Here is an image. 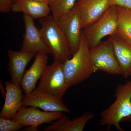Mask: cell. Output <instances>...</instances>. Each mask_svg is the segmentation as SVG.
I'll list each match as a JSON object with an SVG mask.
<instances>
[{"mask_svg":"<svg viewBox=\"0 0 131 131\" xmlns=\"http://www.w3.org/2000/svg\"><path fill=\"white\" fill-rule=\"evenodd\" d=\"M115 100L100 114V125L112 126L117 130L124 131L120 124L131 117V80L123 84H119L115 89Z\"/></svg>","mask_w":131,"mask_h":131,"instance_id":"6da1fadb","label":"cell"},{"mask_svg":"<svg viewBox=\"0 0 131 131\" xmlns=\"http://www.w3.org/2000/svg\"><path fill=\"white\" fill-rule=\"evenodd\" d=\"M90 48L83 30L77 51L62 67L70 87L80 84L89 78L96 71L93 67L89 56Z\"/></svg>","mask_w":131,"mask_h":131,"instance_id":"7a4b0ae2","label":"cell"},{"mask_svg":"<svg viewBox=\"0 0 131 131\" xmlns=\"http://www.w3.org/2000/svg\"><path fill=\"white\" fill-rule=\"evenodd\" d=\"M40 30L45 43L54 57V61L63 64L72 56L67 38L57 20L53 16L39 19Z\"/></svg>","mask_w":131,"mask_h":131,"instance_id":"3957f363","label":"cell"},{"mask_svg":"<svg viewBox=\"0 0 131 131\" xmlns=\"http://www.w3.org/2000/svg\"><path fill=\"white\" fill-rule=\"evenodd\" d=\"M118 20L117 6L113 5L98 20L83 29L90 49L97 46L103 38L115 33Z\"/></svg>","mask_w":131,"mask_h":131,"instance_id":"277c9868","label":"cell"},{"mask_svg":"<svg viewBox=\"0 0 131 131\" xmlns=\"http://www.w3.org/2000/svg\"><path fill=\"white\" fill-rule=\"evenodd\" d=\"M89 56L91 64L96 71H102L112 74L122 75L112 44L109 39L90 49Z\"/></svg>","mask_w":131,"mask_h":131,"instance_id":"5b68a950","label":"cell"},{"mask_svg":"<svg viewBox=\"0 0 131 131\" xmlns=\"http://www.w3.org/2000/svg\"><path fill=\"white\" fill-rule=\"evenodd\" d=\"M70 88L66 80L62 64L54 61L52 64L46 66L36 89L39 91L62 98Z\"/></svg>","mask_w":131,"mask_h":131,"instance_id":"8992f818","label":"cell"},{"mask_svg":"<svg viewBox=\"0 0 131 131\" xmlns=\"http://www.w3.org/2000/svg\"><path fill=\"white\" fill-rule=\"evenodd\" d=\"M56 20L67 38L71 56H73L80 46L83 30L79 11L75 6L70 12Z\"/></svg>","mask_w":131,"mask_h":131,"instance_id":"52a82bcc","label":"cell"},{"mask_svg":"<svg viewBox=\"0 0 131 131\" xmlns=\"http://www.w3.org/2000/svg\"><path fill=\"white\" fill-rule=\"evenodd\" d=\"M62 97L39 91L35 89L24 96L22 105L33 106L50 112L70 113V110L63 101Z\"/></svg>","mask_w":131,"mask_h":131,"instance_id":"ba28073f","label":"cell"},{"mask_svg":"<svg viewBox=\"0 0 131 131\" xmlns=\"http://www.w3.org/2000/svg\"><path fill=\"white\" fill-rule=\"evenodd\" d=\"M23 19L25 32L21 46V51L27 52L52 54L50 49L45 43L40 29L35 26L34 19L24 14Z\"/></svg>","mask_w":131,"mask_h":131,"instance_id":"9c48e42d","label":"cell"},{"mask_svg":"<svg viewBox=\"0 0 131 131\" xmlns=\"http://www.w3.org/2000/svg\"><path fill=\"white\" fill-rule=\"evenodd\" d=\"M61 112L42 111L35 107L22 105L12 119L23 124L25 126L38 127L45 123H51L62 116Z\"/></svg>","mask_w":131,"mask_h":131,"instance_id":"30bf717a","label":"cell"},{"mask_svg":"<svg viewBox=\"0 0 131 131\" xmlns=\"http://www.w3.org/2000/svg\"><path fill=\"white\" fill-rule=\"evenodd\" d=\"M112 6L110 0H78L75 6L80 13L82 29L98 20Z\"/></svg>","mask_w":131,"mask_h":131,"instance_id":"8fae6325","label":"cell"},{"mask_svg":"<svg viewBox=\"0 0 131 131\" xmlns=\"http://www.w3.org/2000/svg\"><path fill=\"white\" fill-rule=\"evenodd\" d=\"M5 84V101L0 113V117L12 119L22 106L24 96L20 85L9 81H6Z\"/></svg>","mask_w":131,"mask_h":131,"instance_id":"7c38bea8","label":"cell"},{"mask_svg":"<svg viewBox=\"0 0 131 131\" xmlns=\"http://www.w3.org/2000/svg\"><path fill=\"white\" fill-rule=\"evenodd\" d=\"M36 54L23 51H15L9 50L8 55L9 59L8 70L11 77L12 82L20 85L26 67Z\"/></svg>","mask_w":131,"mask_h":131,"instance_id":"4fadbf2b","label":"cell"},{"mask_svg":"<svg viewBox=\"0 0 131 131\" xmlns=\"http://www.w3.org/2000/svg\"><path fill=\"white\" fill-rule=\"evenodd\" d=\"M47 54L38 53L30 69L26 71L20 86L25 94H28L35 89L36 83L40 79L45 68L47 66Z\"/></svg>","mask_w":131,"mask_h":131,"instance_id":"5bb4252c","label":"cell"},{"mask_svg":"<svg viewBox=\"0 0 131 131\" xmlns=\"http://www.w3.org/2000/svg\"><path fill=\"white\" fill-rule=\"evenodd\" d=\"M95 115L86 112L81 115L70 119L65 114L44 127V131H82L89 121L94 117Z\"/></svg>","mask_w":131,"mask_h":131,"instance_id":"9a60e30c","label":"cell"},{"mask_svg":"<svg viewBox=\"0 0 131 131\" xmlns=\"http://www.w3.org/2000/svg\"><path fill=\"white\" fill-rule=\"evenodd\" d=\"M116 57L122 72L127 78L131 76V45L115 33L109 36Z\"/></svg>","mask_w":131,"mask_h":131,"instance_id":"2e32d148","label":"cell"},{"mask_svg":"<svg viewBox=\"0 0 131 131\" xmlns=\"http://www.w3.org/2000/svg\"><path fill=\"white\" fill-rule=\"evenodd\" d=\"M12 12H21L33 19H40L49 15L51 11L48 3L31 0H17L14 2Z\"/></svg>","mask_w":131,"mask_h":131,"instance_id":"e0dca14e","label":"cell"},{"mask_svg":"<svg viewBox=\"0 0 131 131\" xmlns=\"http://www.w3.org/2000/svg\"><path fill=\"white\" fill-rule=\"evenodd\" d=\"M117 6L119 20L115 33L131 45V10L127 8Z\"/></svg>","mask_w":131,"mask_h":131,"instance_id":"ac0fdd59","label":"cell"},{"mask_svg":"<svg viewBox=\"0 0 131 131\" xmlns=\"http://www.w3.org/2000/svg\"><path fill=\"white\" fill-rule=\"evenodd\" d=\"M77 0H50L48 4L52 16L56 19L70 12L76 3Z\"/></svg>","mask_w":131,"mask_h":131,"instance_id":"d6986e66","label":"cell"},{"mask_svg":"<svg viewBox=\"0 0 131 131\" xmlns=\"http://www.w3.org/2000/svg\"><path fill=\"white\" fill-rule=\"evenodd\" d=\"M23 124L13 120L0 117V131H17L25 127Z\"/></svg>","mask_w":131,"mask_h":131,"instance_id":"ffe728a7","label":"cell"},{"mask_svg":"<svg viewBox=\"0 0 131 131\" xmlns=\"http://www.w3.org/2000/svg\"><path fill=\"white\" fill-rule=\"evenodd\" d=\"M13 0H0V12L7 13L12 11Z\"/></svg>","mask_w":131,"mask_h":131,"instance_id":"44dd1931","label":"cell"},{"mask_svg":"<svg viewBox=\"0 0 131 131\" xmlns=\"http://www.w3.org/2000/svg\"><path fill=\"white\" fill-rule=\"evenodd\" d=\"M112 5L129 8L131 10V0H110Z\"/></svg>","mask_w":131,"mask_h":131,"instance_id":"7402d4cb","label":"cell"},{"mask_svg":"<svg viewBox=\"0 0 131 131\" xmlns=\"http://www.w3.org/2000/svg\"><path fill=\"white\" fill-rule=\"evenodd\" d=\"M27 127L25 129V131H38V127H37L31 126H27Z\"/></svg>","mask_w":131,"mask_h":131,"instance_id":"603a6c76","label":"cell"},{"mask_svg":"<svg viewBox=\"0 0 131 131\" xmlns=\"http://www.w3.org/2000/svg\"><path fill=\"white\" fill-rule=\"evenodd\" d=\"M31 1H37L44 2L48 3L50 0H31Z\"/></svg>","mask_w":131,"mask_h":131,"instance_id":"cb8c5ba5","label":"cell"},{"mask_svg":"<svg viewBox=\"0 0 131 131\" xmlns=\"http://www.w3.org/2000/svg\"><path fill=\"white\" fill-rule=\"evenodd\" d=\"M126 121H131V117H130V118L127 120Z\"/></svg>","mask_w":131,"mask_h":131,"instance_id":"d4e9b609","label":"cell"},{"mask_svg":"<svg viewBox=\"0 0 131 131\" xmlns=\"http://www.w3.org/2000/svg\"><path fill=\"white\" fill-rule=\"evenodd\" d=\"M14 1V2H15L16 1H17V0H13Z\"/></svg>","mask_w":131,"mask_h":131,"instance_id":"484cf974","label":"cell"}]
</instances>
